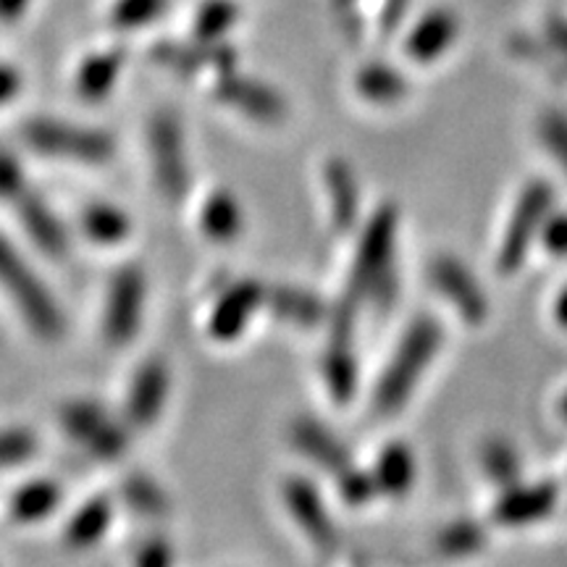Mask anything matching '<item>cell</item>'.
<instances>
[{
  "mask_svg": "<svg viewBox=\"0 0 567 567\" xmlns=\"http://www.w3.org/2000/svg\"><path fill=\"white\" fill-rule=\"evenodd\" d=\"M394 239H396V210L384 205L373 213L363 237L350 276L352 300H371L384 305L396 292L394 279Z\"/></svg>",
  "mask_w": 567,
  "mask_h": 567,
  "instance_id": "obj_1",
  "label": "cell"
},
{
  "mask_svg": "<svg viewBox=\"0 0 567 567\" xmlns=\"http://www.w3.org/2000/svg\"><path fill=\"white\" fill-rule=\"evenodd\" d=\"M439 344H442V329H439L436 321L417 318V321L410 323L400 347L389 360L384 375H381L379 386H375L373 405L379 413H394V410L405 405L417 379L434 360Z\"/></svg>",
  "mask_w": 567,
  "mask_h": 567,
  "instance_id": "obj_2",
  "label": "cell"
},
{
  "mask_svg": "<svg viewBox=\"0 0 567 567\" xmlns=\"http://www.w3.org/2000/svg\"><path fill=\"white\" fill-rule=\"evenodd\" d=\"M0 287L11 295L24 321L32 326L34 334L42 339H59L63 331V316L59 305L48 292L24 258L0 237Z\"/></svg>",
  "mask_w": 567,
  "mask_h": 567,
  "instance_id": "obj_3",
  "label": "cell"
},
{
  "mask_svg": "<svg viewBox=\"0 0 567 567\" xmlns=\"http://www.w3.org/2000/svg\"><path fill=\"white\" fill-rule=\"evenodd\" d=\"M551 187L547 182H530L517 197L513 216H509L505 237H502L499 252H496V268L499 274L513 276L523 266L530 245L542 237L544 224L551 208Z\"/></svg>",
  "mask_w": 567,
  "mask_h": 567,
  "instance_id": "obj_4",
  "label": "cell"
},
{
  "mask_svg": "<svg viewBox=\"0 0 567 567\" xmlns=\"http://www.w3.org/2000/svg\"><path fill=\"white\" fill-rule=\"evenodd\" d=\"M24 140L34 153L53 155V158L105 163L113 158V140L105 132L82 130V126L34 118L24 126Z\"/></svg>",
  "mask_w": 567,
  "mask_h": 567,
  "instance_id": "obj_5",
  "label": "cell"
},
{
  "mask_svg": "<svg viewBox=\"0 0 567 567\" xmlns=\"http://www.w3.org/2000/svg\"><path fill=\"white\" fill-rule=\"evenodd\" d=\"M151 155L155 166V182H158L161 193L172 200H179L189 187V168L187 155H184V140L182 130L174 116L161 113L151 122Z\"/></svg>",
  "mask_w": 567,
  "mask_h": 567,
  "instance_id": "obj_6",
  "label": "cell"
},
{
  "mask_svg": "<svg viewBox=\"0 0 567 567\" xmlns=\"http://www.w3.org/2000/svg\"><path fill=\"white\" fill-rule=\"evenodd\" d=\"M142 302H145V276L137 266L118 268L109 287L103 331L111 344H130L142 321Z\"/></svg>",
  "mask_w": 567,
  "mask_h": 567,
  "instance_id": "obj_7",
  "label": "cell"
},
{
  "mask_svg": "<svg viewBox=\"0 0 567 567\" xmlns=\"http://www.w3.org/2000/svg\"><path fill=\"white\" fill-rule=\"evenodd\" d=\"M61 423L76 442L87 446L92 455L113 460L126 450V434L122 425L92 402H71L63 408Z\"/></svg>",
  "mask_w": 567,
  "mask_h": 567,
  "instance_id": "obj_8",
  "label": "cell"
},
{
  "mask_svg": "<svg viewBox=\"0 0 567 567\" xmlns=\"http://www.w3.org/2000/svg\"><path fill=\"white\" fill-rule=\"evenodd\" d=\"M284 502H287L289 513L300 523V528L308 534L310 542L316 544L323 555H331L339 547V536L329 513H326L321 494L310 484L308 478H287L284 481Z\"/></svg>",
  "mask_w": 567,
  "mask_h": 567,
  "instance_id": "obj_9",
  "label": "cell"
},
{
  "mask_svg": "<svg viewBox=\"0 0 567 567\" xmlns=\"http://www.w3.org/2000/svg\"><path fill=\"white\" fill-rule=\"evenodd\" d=\"M431 281H434V287L446 300L455 305L460 318H465L467 323L484 321L488 310L486 297L460 260L450 258V255H439L434 264H431Z\"/></svg>",
  "mask_w": 567,
  "mask_h": 567,
  "instance_id": "obj_10",
  "label": "cell"
},
{
  "mask_svg": "<svg viewBox=\"0 0 567 567\" xmlns=\"http://www.w3.org/2000/svg\"><path fill=\"white\" fill-rule=\"evenodd\" d=\"M155 55L166 63V66L179 69L187 76H210V87L221 82L224 76L234 74V63H237V53L231 51L224 42H203L197 48L187 45H161Z\"/></svg>",
  "mask_w": 567,
  "mask_h": 567,
  "instance_id": "obj_11",
  "label": "cell"
},
{
  "mask_svg": "<svg viewBox=\"0 0 567 567\" xmlns=\"http://www.w3.org/2000/svg\"><path fill=\"white\" fill-rule=\"evenodd\" d=\"M266 302V289L258 281H239L210 310L208 331L218 342H231L243 334L255 310Z\"/></svg>",
  "mask_w": 567,
  "mask_h": 567,
  "instance_id": "obj_12",
  "label": "cell"
},
{
  "mask_svg": "<svg viewBox=\"0 0 567 567\" xmlns=\"http://www.w3.org/2000/svg\"><path fill=\"white\" fill-rule=\"evenodd\" d=\"M350 331H352V313L350 308H344L337 316L334 326V342L329 344L323 358V375L326 386H329L331 400L344 405L352 400L354 389H358V360H354L352 347H350Z\"/></svg>",
  "mask_w": 567,
  "mask_h": 567,
  "instance_id": "obj_13",
  "label": "cell"
},
{
  "mask_svg": "<svg viewBox=\"0 0 567 567\" xmlns=\"http://www.w3.org/2000/svg\"><path fill=\"white\" fill-rule=\"evenodd\" d=\"M213 90L231 109L243 111L245 116L258 118V122H279L287 113V103H284L279 92L266 87L264 82L247 80V76L229 74L221 82L213 84Z\"/></svg>",
  "mask_w": 567,
  "mask_h": 567,
  "instance_id": "obj_14",
  "label": "cell"
},
{
  "mask_svg": "<svg viewBox=\"0 0 567 567\" xmlns=\"http://www.w3.org/2000/svg\"><path fill=\"white\" fill-rule=\"evenodd\" d=\"M166 394H168L166 365H163L161 360H151V363L142 365L132 381L130 400H126V415H130V423L137 425V429L153 425L155 417L161 415Z\"/></svg>",
  "mask_w": 567,
  "mask_h": 567,
  "instance_id": "obj_15",
  "label": "cell"
},
{
  "mask_svg": "<svg viewBox=\"0 0 567 567\" xmlns=\"http://www.w3.org/2000/svg\"><path fill=\"white\" fill-rule=\"evenodd\" d=\"M460 32V21L452 11H429L408 34L405 51L417 63H431L452 48Z\"/></svg>",
  "mask_w": 567,
  "mask_h": 567,
  "instance_id": "obj_16",
  "label": "cell"
},
{
  "mask_svg": "<svg viewBox=\"0 0 567 567\" xmlns=\"http://www.w3.org/2000/svg\"><path fill=\"white\" fill-rule=\"evenodd\" d=\"M323 182L326 195H329L331 221H334L339 229H350V226L358 221L360 210V189L352 168L347 166L342 158H331L326 163Z\"/></svg>",
  "mask_w": 567,
  "mask_h": 567,
  "instance_id": "obj_17",
  "label": "cell"
},
{
  "mask_svg": "<svg viewBox=\"0 0 567 567\" xmlns=\"http://www.w3.org/2000/svg\"><path fill=\"white\" fill-rule=\"evenodd\" d=\"M557 502V488L551 484H536V486H517L507 492L496 505L494 515L496 520L505 526H520V523H530L536 517H544L551 513Z\"/></svg>",
  "mask_w": 567,
  "mask_h": 567,
  "instance_id": "obj_18",
  "label": "cell"
},
{
  "mask_svg": "<svg viewBox=\"0 0 567 567\" xmlns=\"http://www.w3.org/2000/svg\"><path fill=\"white\" fill-rule=\"evenodd\" d=\"M292 439H295V444L305 452V455H308L310 460H316L323 471L334 473V476H342L344 471H350L352 467L350 455H347L344 446L339 444L321 423L302 417V421L295 423Z\"/></svg>",
  "mask_w": 567,
  "mask_h": 567,
  "instance_id": "obj_19",
  "label": "cell"
},
{
  "mask_svg": "<svg viewBox=\"0 0 567 567\" xmlns=\"http://www.w3.org/2000/svg\"><path fill=\"white\" fill-rule=\"evenodd\" d=\"M17 205H19V218L24 221L27 231H30V237L34 239V245L42 247L48 255H59L66 252L69 247V239H66V231H63V226L59 224V218L53 216L51 208H48L45 200H40L38 195H19L17 197Z\"/></svg>",
  "mask_w": 567,
  "mask_h": 567,
  "instance_id": "obj_20",
  "label": "cell"
},
{
  "mask_svg": "<svg viewBox=\"0 0 567 567\" xmlns=\"http://www.w3.org/2000/svg\"><path fill=\"white\" fill-rule=\"evenodd\" d=\"M266 302L271 305V310L281 321L305 326V329L321 323L326 318V305L300 287H287V284L274 287L271 292H266Z\"/></svg>",
  "mask_w": 567,
  "mask_h": 567,
  "instance_id": "obj_21",
  "label": "cell"
},
{
  "mask_svg": "<svg viewBox=\"0 0 567 567\" xmlns=\"http://www.w3.org/2000/svg\"><path fill=\"white\" fill-rule=\"evenodd\" d=\"M408 0H337L339 17L352 32L363 30V19H373L371 24L379 32L389 34L396 27V21L405 13Z\"/></svg>",
  "mask_w": 567,
  "mask_h": 567,
  "instance_id": "obj_22",
  "label": "cell"
},
{
  "mask_svg": "<svg viewBox=\"0 0 567 567\" xmlns=\"http://www.w3.org/2000/svg\"><path fill=\"white\" fill-rule=\"evenodd\" d=\"M124 66V51H101L92 53L90 59L76 71V90L87 101H103L118 80V71Z\"/></svg>",
  "mask_w": 567,
  "mask_h": 567,
  "instance_id": "obj_23",
  "label": "cell"
},
{
  "mask_svg": "<svg viewBox=\"0 0 567 567\" xmlns=\"http://www.w3.org/2000/svg\"><path fill=\"white\" fill-rule=\"evenodd\" d=\"M354 87L371 103H396L408 95V82L386 63H368L354 76Z\"/></svg>",
  "mask_w": 567,
  "mask_h": 567,
  "instance_id": "obj_24",
  "label": "cell"
},
{
  "mask_svg": "<svg viewBox=\"0 0 567 567\" xmlns=\"http://www.w3.org/2000/svg\"><path fill=\"white\" fill-rule=\"evenodd\" d=\"M200 226L216 243H231L243 229V213L229 193H213L205 197L200 210Z\"/></svg>",
  "mask_w": 567,
  "mask_h": 567,
  "instance_id": "obj_25",
  "label": "cell"
},
{
  "mask_svg": "<svg viewBox=\"0 0 567 567\" xmlns=\"http://www.w3.org/2000/svg\"><path fill=\"white\" fill-rule=\"evenodd\" d=\"M375 484H379V492L386 494H405L410 486H413L415 478V460L413 452L408 450L405 444H389L384 452H381L379 463H375Z\"/></svg>",
  "mask_w": 567,
  "mask_h": 567,
  "instance_id": "obj_26",
  "label": "cell"
},
{
  "mask_svg": "<svg viewBox=\"0 0 567 567\" xmlns=\"http://www.w3.org/2000/svg\"><path fill=\"white\" fill-rule=\"evenodd\" d=\"M61 502V488L48 478L30 481L27 486H21L17 494L11 496V515L21 523H34L42 520L59 507Z\"/></svg>",
  "mask_w": 567,
  "mask_h": 567,
  "instance_id": "obj_27",
  "label": "cell"
},
{
  "mask_svg": "<svg viewBox=\"0 0 567 567\" xmlns=\"http://www.w3.org/2000/svg\"><path fill=\"white\" fill-rule=\"evenodd\" d=\"M111 502L97 496V499H90L80 513L69 520L66 528V542L71 547H90L101 538L111 526Z\"/></svg>",
  "mask_w": 567,
  "mask_h": 567,
  "instance_id": "obj_28",
  "label": "cell"
},
{
  "mask_svg": "<svg viewBox=\"0 0 567 567\" xmlns=\"http://www.w3.org/2000/svg\"><path fill=\"white\" fill-rule=\"evenodd\" d=\"M82 229L90 239L101 245H116L130 237V218L113 205H90L82 216Z\"/></svg>",
  "mask_w": 567,
  "mask_h": 567,
  "instance_id": "obj_29",
  "label": "cell"
},
{
  "mask_svg": "<svg viewBox=\"0 0 567 567\" xmlns=\"http://www.w3.org/2000/svg\"><path fill=\"white\" fill-rule=\"evenodd\" d=\"M239 9L234 0H205L195 19V38L200 42H216L234 27Z\"/></svg>",
  "mask_w": 567,
  "mask_h": 567,
  "instance_id": "obj_30",
  "label": "cell"
},
{
  "mask_svg": "<svg viewBox=\"0 0 567 567\" xmlns=\"http://www.w3.org/2000/svg\"><path fill=\"white\" fill-rule=\"evenodd\" d=\"M124 499L130 502L132 509L142 515H163L168 509V499L163 488L147 476H130L122 486Z\"/></svg>",
  "mask_w": 567,
  "mask_h": 567,
  "instance_id": "obj_31",
  "label": "cell"
},
{
  "mask_svg": "<svg viewBox=\"0 0 567 567\" xmlns=\"http://www.w3.org/2000/svg\"><path fill=\"white\" fill-rule=\"evenodd\" d=\"M38 452V436L27 429L0 431V471L27 463Z\"/></svg>",
  "mask_w": 567,
  "mask_h": 567,
  "instance_id": "obj_32",
  "label": "cell"
},
{
  "mask_svg": "<svg viewBox=\"0 0 567 567\" xmlns=\"http://www.w3.org/2000/svg\"><path fill=\"white\" fill-rule=\"evenodd\" d=\"M163 9H166V0H118L113 6V21L122 30H137L158 19Z\"/></svg>",
  "mask_w": 567,
  "mask_h": 567,
  "instance_id": "obj_33",
  "label": "cell"
},
{
  "mask_svg": "<svg viewBox=\"0 0 567 567\" xmlns=\"http://www.w3.org/2000/svg\"><path fill=\"white\" fill-rule=\"evenodd\" d=\"M484 467L494 481H505V484H509L517 473V457L507 444L492 442L486 444L484 450Z\"/></svg>",
  "mask_w": 567,
  "mask_h": 567,
  "instance_id": "obj_34",
  "label": "cell"
},
{
  "mask_svg": "<svg viewBox=\"0 0 567 567\" xmlns=\"http://www.w3.org/2000/svg\"><path fill=\"white\" fill-rule=\"evenodd\" d=\"M339 488H342V496L350 505H365V502L379 492V484H375V478L350 467V471H344L342 476H339Z\"/></svg>",
  "mask_w": 567,
  "mask_h": 567,
  "instance_id": "obj_35",
  "label": "cell"
},
{
  "mask_svg": "<svg viewBox=\"0 0 567 567\" xmlns=\"http://www.w3.org/2000/svg\"><path fill=\"white\" fill-rule=\"evenodd\" d=\"M481 544V534L471 523H457V526L446 528L442 538H439V549L450 551V555H465L473 551Z\"/></svg>",
  "mask_w": 567,
  "mask_h": 567,
  "instance_id": "obj_36",
  "label": "cell"
},
{
  "mask_svg": "<svg viewBox=\"0 0 567 567\" xmlns=\"http://www.w3.org/2000/svg\"><path fill=\"white\" fill-rule=\"evenodd\" d=\"M542 134H544V142L549 145L551 155L563 163L567 174V118L559 116V113H549V116L542 122Z\"/></svg>",
  "mask_w": 567,
  "mask_h": 567,
  "instance_id": "obj_37",
  "label": "cell"
},
{
  "mask_svg": "<svg viewBox=\"0 0 567 567\" xmlns=\"http://www.w3.org/2000/svg\"><path fill=\"white\" fill-rule=\"evenodd\" d=\"M27 193L24 174H21L19 163L9 153H0V197H11L17 200L19 195Z\"/></svg>",
  "mask_w": 567,
  "mask_h": 567,
  "instance_id": "obj_38",
  "label": "cell"
},
{
  "mask_svg": "<svg viewBox=\"0 0 567 567\" xmlns=\"http://www.w3.org/2000/svg\"><path fill=\"white\" fill-rule=\"evenodd\" d=\"M538 239H542L551 255H567V216L547 218Z\"/></svg>",
  "mask_w": 567,
  "mask_h": 567,
  "instance_id": "obj_39",
  "label": "cell"
},
{
  "mask_svg": "<svg viewBox=\"0 0 567 567\" xmlns=\"http://www.w3.org/2000/svg\"><path fill=\"white\" fill-rule=\"evenodd\" d=\"M137 563L142 567H163L172 563V549H168L163 542H151L140 549Z\"/></svg>",
  "mask_w": 567,
  "mask_h": 567,
  "instance_id": "obj_40",
  "label": "cell"
},
{
  "mask_svg": "<svg viewBox=\"0 0 567 567\" xmlns=\"http://www.w3.org/2000/svg\"><path fill=\"white\" fill-rule=\"evenodd\" d=\"M19 87H21V84H19L17 71L0 63V103L11 101V97L19 92Z\"/></svg>",
  "mask_w": 567,
  "mask_h": 567,
  "instance_id": "obj_41",
  "label": "cell"
},
{
  "mask_svg": "<svg viewBox=\"0 0 567 567\" xmlns=\"http://www.w3.org/2000/svg\"><path fill=\"white\" fill-rule=\"evenodd\" d=\"M30 0H0V21H17L27 11Z\"/></svg>",
  "mask_w": 567,
  "mask_h": 567,
  "instance_id": "obj_42",
  "label": "cell"
},
{
  "mask_svg": "<svg viewBox=\"0 0 567 567\" xmlns=\"http://www.w3.org/2000/svg\"><path fill=\"white\" fill-rule=\"evenodd\" d=\"M555 318H557L559 326H565V329H567V289H563V295L557 297V302H555Z\"/></svg>",
  "mask_w": 567,
  "mask_h": 567,
  "instance_id": "obj_43",
  "label": "cell"
},
{
  "mask_svg": "<svg viewBox=\"0 0 567 567\" xmlns=\"http://www.w3.org/2000/svg\"><path fill=\"white\" fill-rule=\"evenodd\" d=\"M559 413H563V417L567 421V392L563 396V402H559Z\"/></svg>",
  "mask_w": 567,
  "mask_h": 567,
  "instance_id": "obj_44",
  "label": "cell"
}]
</instances>
